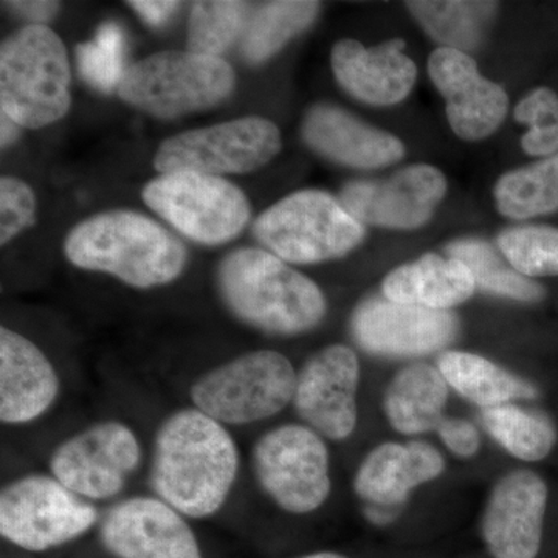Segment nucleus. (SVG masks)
<instances>
[{
    "label": "nucleus",
    "instance_id": "obj_1",
    "mask_svg": "<svg viewBox=\"0 0 558 558\" xmlns=\"http://www.w3.org/2000/svg\"><path fill=\"white\" fill-rule=\"evenodd\" d=\"M240 468V449L226 425L189 407L157 428L149 486L186 519L205 520L226 506Z\"/></svg>",
    "mask_w": 558,
    "mask_h": 558
},
{
    "label": "nucleus",
    "instance_id": "obj_2",
    "mask_svg": "<svg viewBox=\"0 0 558 558\" xmlns=\"http://www.w3.org/2000/svg\"><path fill=\"white\" fill-rule=\"evenodd\" d=\"M216 286L233 317L269 336L310 332L328 312L322 289L266 250L229 253L220 260Z\"/></svg>",
    "mask_w": 558,
    "mask_h": 558
},
{
    "label": "nucleus",
    "instance_id": "obj_3",
    "mask_svg": "<svg viewBox=\"0 0 558 558\" xmlns=\"http://www.w3.org/2000/svg\"><path fill=\"white\" fill-rule=\"evenodd\" d=\"M64 252L73 266L112 275L135 289L170 284L189 260L185 245L170 231L124 209L83 220L70 231Z\"/></svg>",
    "mask_w": 558,
    "mask_h": 558
},
{
    "label": "nucleus",
    "instance_id": "obj_4",
    "mask_svg": "<svg viewBox=\"0 0 558 558\" xmlns=\"http://www.w3.org/2000/svg\"><path fill=\"white\" fill-rule=\"evenodd\" d=\"M70 65L60 36L27 25L0 47V106L22 128L39 130L69 112Z\"/></svg>",
    "mask_w": 558,
    "mask_h": 558
},
{
    "label": "nucleus",
    "instance_id": "obj_5",
    "mask_svg": "<svg viewBox=\"0 0 558 558\" xmlns=\"http://www.w3.org/2000/svg\"><path fill=\"white\" fill-rule=\"evenodd\" d=\"M296 371L271 349L238 355L194 380V409L226 427H241L277 416L295 395Z\"/></svg>",
    "mask_w": 558,
    "mask_h": 558
},
{
    "label": "nucleus",
    "instance_id": "obj_6",
    "mask_svg": "<svg viewBox=\"0 0 558 558\" xmlns=\"http://www.w3.org/2000/svg\"><path fill=\"white\" fill-rule=\"evenodd\" d=\"M234 84V70L222 58L161 51L126 69L117 90L134 108L174 119L215 108L230 97Z\"/></svg>",
    "mask_w": 558,
    "mask_h": 558
},
{
    "label": "nucleus",
    "instance_id": "obj_7",
    "mask_svg": "<svg viewBox=\"0 0 558 558\" xmlns=\"http://www.w3.org/2000/svg\"><path fill=\"white\" fill-rule=\"evenodd\" d=\"M253 233L286 263L315 264L348 255L365 238V227L336 197L304 190L267 208Z\"/></svg>",
    "mask_w": 558,
    "mask_h": 558
},
{
    "label": "nucleus",
    "instance_id": "obj_8",
    "mask_svg": "<svg viewBox=\"0 0 558 558\" xmlns=\"http://www.w3.org/2000/svg\"><path fill=\"white\" fill-rule=\"evenodd\" d=\"M100 520L94 502L53 475L31 473L0 492V534L28 553H46L83 537Z\"/></svg>",
    "mask_w": 558,
    "mask_h": 558
},
{
    "label": "nucleus",
    "instance_id": "obj_9",
    "mask_svg": "<svg viewBox=\"0 0 558 558\" xmlns=\"http://www.w3.org/2000/svg\"><path fill=\"white\" fill-rule=\"evenodd\" d=\"M252 470L260 490L292 515L315 512L332 490L328 446L304 424L264 433L252 449Z\"/></svg>",
    "mask_w": 558,
    "mask_h": 558
},
{
    "label": "nucleus",
    "instance_id": "obj_10",
    "mask_svg": "<svg viewBox=\"0 0 558 558\" xmlns=\"http://www.w3.org/2000/svg\"><path fill=\"white\" fill-rule=\"evenodd\" d=\"M143 201L183 236L204 245H222L244 230L250 204L244 191L218 175L170 172L150 180Z\"/></svg>",
    "mask_w": 558,
    "mask_h": 558
},
{
    "label": "nucleus",
    "instance_id": "obj_11",
    "mask_svg": "<svg viewBox=\"0 0 558 558\" xmlns=\"http://www.w3.org/2000/svg\"><path fill=\"white\" fill-rule=\"evenodd\" d=\"M281 150V132L263 117H244L191 130L165 140L154 157L161 174H244L255 171Z\"/></svg>",
    "mask_w": 558,
    "mask_h": 558
},
{
    "label": "nucleus",
    "instance_id": "obj_12",
    "mask_svg": "<svg viewBox=\"0 0 558 558\" xmlns=\"http://www.w3.org/2000/svg\"><path fill=\"white\" fill-rule=\"evenodd\" d=\"M134 429L116 418L97 422L62 440L50 458V472L87 501L116 498L142 462Z\"/></svg>",
    "mask_w": 558,
    "mask_h": 558
},
{
    "label": "nucleus",
    "instance_id": "obj_13",
    "mask_svg": "<svg viewBox=\"0 0 558 558\" xmlns=\"http://www.w3.org/2000/svg\"><path fill=\"white\" fill-rule=\"evenodd\" d=\"M360 362L347 344L319 349L296 371L292 405L304 425L341 442L357 428Z\"/></svg>",
    "mask_w": 558,
    "mask_h": 558
},
{
    "label": "nucleus",
    "instance_id": "obj_14",
    "mask_svg": "<svg viewBox=\"0 0 558 558\" xmlns=\"http://www.w3.org/2000/svg\"><path fill=\"white\" fill-rule=\"evenodd\" d=\"M458 330V318L450 311L395 303L385 296L363 301L351 318L355 343L380 357L432 354L449 347Z\"/></svg>",
    "mask_w": 558,
    "mask_h": 558
},
{
    "label": "nucleus",
    "instance_id": "obj_15",
    "mask_svg": "<svg viewBox=\"0 0 558 558\" xmlns=\"http://www.w3.org/2000/svg\"><path fill=\"white\" fill-rule=\"evenodd\" d=\"M100 539L116 558H204L189 519L149 495L110 506L100 521Z\"/></svg>",
    "mask_w": 558,
    "mask_h": 558
},
{
    "label": "nucleus",
    "instance_id": "obj_16",
    "mask_svg": "<svg viewBox=\"0 0 558 558\" xmlns=\"http://www.w3.org/2000/svg\"><path fill=\"white\" fill-rule=\"evenodd\" d=\"M446 193L447 179L438 168L413 165L385 180L347 183L340 202L360 223L413 230L428 222Z\"/></svg>",
    "mask_w": 558,
    "mask_h": 558
},
{
    "label": "nucleus",
    "instance_id": "obj_17",
    "mask_svg": "<svg viewBox=\"0 0 558 558\" xmlns=\"http://www.w3.org/2000/svg\"><path fill=\"white\" fill-rule=\"evenodd\" d=\"M548 486L538 473L513 470L492 488L481 517V537L492 558H537L543 543Z\"/></svg>",
    "mask_w": 558,
    "mask_h": 558
},
{
    "label": "nucleus",
    "instance_id": "obj_18",
    "mask_svg": "<svg viewBox=\"0 0 558 558\" xmlns=\"http://www.w3.org/2000/svg\"><path fill=\"white\" fill-rule=\"evenodd\" d=\"M428 73L446 98L447 117L459 138L478 142L501 126L508 113V94L481 75L469 53L439 47L429 54Z\"/></svg>",
    "mask_w": 558,
    "mask_h": 558
},
{
    "label": "nucleus",
    "instance_id": "obj_19",
    "mask_svg": "<svg viewBox=\"0 0 558 558\" xmlns=\"http://www.w3.org/2000/svg\"><path fill=\"white\" fill-rule=\"evenodd\" d=\"M53 363L27 337L0 329V421L25 425L38 421L60 398Z\"/></svg>",
    "mask_w": 558,
    "mask_h": 558
},
{
    "label": "nucleus",
    "instance_id": "obj_20",
    "mask_svg": "<svg viewBox=\"0 0 558 558\" xmlns=\"http://www.w3.org/2000/svg\"><path fill=\"white\" fill-rule=\"evenodd\" d=\"M444 470L442 453L425 440L384 442L363 459L352 486L366 506L396 512L414 488L439 478Z\"/></svg>",
    "mask_w": 558,
    "mask_h": 558
},
{
    "label": "nucleus",
    "instance_id": "obj_21",
    "mask_svg": "<svg viewBox=\"0 0 558 558\" xmlns=\"http://www.w3.org/2000/svg\"><path fill=\"white\" fill-rule=\"evenodd\" d=\"M402 39L368 47L354 39L333 46V75L348 94L373 106H391L405 100L413 90L417 68L402 53Z\"/></svg>",
    "mask_w": 558,
    "mask_h": 558
},
{
    "label": "nucleus",
    "instance_id": "obj_22",
    "mask_svg": "<svg viewBox=\"0 0 558 558\" xmlns=\"http://www.w3.org/2000/svg\"><path fill=\"white\" fill-rule=\"evenodd\" d=\"M303 138L319 156L360 170L398 163L405 156V146L398 137L333 105H317L307 110Z\"/></svg>",
    "mask_w": 558,
    "mask_h": 558
},
{
    "label": "nucleus",
    "instance_id": "obj_23",
    "mask_svg": "<svg viewBox=\"0 0 558 558\" xmlns=\"http://www.w3.org/2000/svg\"><path fill=\"white\" fill-rule=\"evenodd\" d=\"M475 290V279L461 260L439 255L400 266L381 282L385 299L433 311H450L472 299Z\"/></svg>",
    "mask_w": 558,
    "mask_h": 558
},
{
    "label": "nucleus",
    "instance_id": "obj_24",
    "mask_svg": "<svg viewBox=\"0 0 558 558\" xmlns=\"http://www.w3.org/2000/svg\"><path fill=\"white\" fill-rule=\"evenodd\" d=\"M450 387L438 366L411 363L396 373L384 395L388 424L400 435L414 436L438 428L449 402Z\"/></svg>",
    "mask_w": 558,
    "mask_h": 558
},
{
    "label": "nucleus",
    "instance_id": "obj_25",
    "mask_svg": "<svg viewBox=\"0 0 558 558\" xmlns=\"http://www.w3.org/2000/svg\"><path fill=\"white\" fill-rule=\"evenodd\" d=\"M438 369L454 392L481 410L538 398L534 384L473 352H442Z\"/></svg>",
    "mask_w": 558,
    "mask_h": 558
},
{
    "label": "nucleus",
    "instance_id": "obj_26",
    "mask_svg": "<svg viewBox=\"0 0 558 558\" xmlns=\"http://www.w3.org/2000/svg\"><path fill=\"white\" fill-rule=\"evenodd\" d=\"M481 422L488 435L520 461H542L557 444V428L548 414L515 403L481 410Z\"/></svg>",
    "mask_w": 558,
    "mask_h": 558
},
{
    "label": "nucleus",
    "instance_id": "obj_27",
    "mask_svg": "<svg viewBox=\"0 0 558 558\" xmlns=\"http://www.w3.org/2000/svg\"><path fill=\"white\" fill-rule=\"evenodd\" d=\"M421 27L447 49L468 53L483 43L498 10L495 2H407Z\"/></svg>",
    "mask_w": 558,
    "mask_h": 558
},
{
    "label": "nucleus",
    "instance_id": "obj_28",
    "mask_svg": "<svg viewBox=\"0 0 558 558\" xmlns=\"http://www.w3.org/2000/svg\"><path fill=\"white\" fill-rule=\"evenodd\" d=\"M495 202L502 216L531 219L558 209V154L510 171L495 186Z\"/></svg>",
    "mask_w": 558,
    "mask_h": 558
},
{
    "label": "nucleus",
    "instance_id": "obj_29",
    "mask_svg": "<svg viewBox=\"0 0 558 558\" xmlns=\"http://www.w3.org/2000/svg\"><path fill=\"white\" fill-rule=\"evenodd\" d=\"M318 2L264 3L245 25L242 54L250 64H260L278 53L293 36L311 27L318 16Z\"/></svg>",
    "mask_w": 558,
    "mask_h": 558
},
{
    "label": "nucleus",
    "instance_id": "obj_30",
    "mask_svg": "<svg viewBox=\"0 0 558 558\" xmlns=\"http://www.w3.org/2000/svg\"><path fill=\"white\" fill-rule=\"evenodd\" d=\"M447 253L449 258L459 259L468 267L476 288L483 292L521 303H538L546 296V289L542 284L513 270L487 242L457 241L447 247Z\"/></svg>",
    "mask_w": 558,
    "mask_h": 558
},
{
    "label": "nucleus",
    "instance_id": "obj_31",
    "mask_svg": "<svg viewBox=\"0 0 558 558\" xmlns=\"http://www.w3.org/2000/svg\"><path fill=\"white\" fill-rule=\"evenodd\" d=\"M248 3L233 0H202L191 10L189 51L219 58L245 31Z\"/></svg>",
    "mask_w": 558,
    "mask_h": 558
},
{
    "label": "nucleus",
    "instance_id": "obj_32",
    "mask_svg": "<svg viewBox=\"0 0 558 558\" xmlns=\"http://www.w3.org/2000/svg\"><path fill=\"white\" fill-rule=\"evenodd\" d=\"M498 247L513 270L526 278L558 277V229L515 227L502 231Z\"/></svg>",
    "mask_w": 558,
    "mask_h": 558
},
{
    "label": "nucleus",
    "instance_id": "obj_33",
    "mask_svg": "<svg viewBox=\"0 0 558 558\" xmlns=\"http://www.w3.org/2000/svg\"><path fill=\"white\" fill-rule=\"evenodd\" d=\"M80 75L94 89H119L124 72V33L117 22H105L95 38L76 47Z\"/></svg>",
    "mask_w": 558,
    "mask_h": 558
},
{
    "label": "nucleus",
    "instance_id": "obj_34",
    "mask_svg": "<svg viewBox=\"0 0 558 558\" xmlns=\"http://www.w3.org/2000/svg\"><path fill=\"white\" fill-rule=\"evenodd\" d=\"M515 120L529 131L521 137V148L529 156L553 157L558 154V95L549 87L532 90L515 108Z\"/></svg>",
    "mask_w": 558,
    "mask_h": 558
},
{
    "label": "nucleus",
    "instance_id": "obj_35",
    "mask_svg": "<svg viewBox=\"0 0 558 558\" xmlns=\"http://www.w3.org/2000/svg\"><path fill=\"white\" fill-rule=\"evenodd\" d=\"M35 193L20 179L0 180V244L11 240L35 223Z\"/></svg>",
    "mask_w": 558,
    "mask_h": 558
},
{
    "label": "nucleus",
    "instance_id": "obj_36",
    "mask_svg": "<svg viewBox=\"0 0 558 558\" xmlns=\"http://www.w3.org/2000/svg\"><path fill=\"white\" fill-rule=\"evenodd\" d=\"M436 432L444 446L454 457L469 459L476 457L481 450L478 428L465 418L444 417Z\"/></svg>",
    "mask_w": 558,
    "mask_h": 558
},
{
    "label": "nucleus",
    "instance_id": "obj_37",
    "mask_svg": "<svg viewBox=\"0 0 558 558\" xmlns=\"http://www.w3.org/2000/svg\"><path fill=\"white\" fill-rule=\"evenodd\" d=\"M130 7L137 11L143 21L154 27H160L178 11L180 3L168 0H132Z\"/></svg>",
    "mask_w": 558,
    "mask_h": 558
},
{
    "label": "nucleus",
    "instance_id": "obj_38",
    "mask_svg": "<svg viewBox=\"0 0 558 558\" xmlns=\"http://www.w3.org/2000/svg\"><path fill=\"white\" fill-rule=\"evenodd\" d=\"M7 7L14 13L32 22V25H46L53 20L60 11V3L46 2V0H33V2H7Z\"/></svg>",
    "mask_w": 558,
    "mask_h": 558
},
{
    "label": "nucleus",
    "instance_id": "obj_39",
    "mask_svg": "<svg viewBox=\"0 0 558 558\" xmlns=\"http://www.w3.org/2000/svg\"><path fill=\"white\" fill-rule=\"evenodd\" d=\"M2 126H0V143H2V148H9V146L13 145L17 138L21 137V128L16 121L11 120L9 116L2 113Z\"/></svg>",
    "mask_w": 558,
    "mask_h": 558
},
{
    "label": "nucleus",
    "instance_id": "obj_40",
    "mask_svg": "<svg viewBox=\"0 0 558 558\" xmlns=\"http://www.w3.org/2000/svg\"><path fill=\"white\" fill-rule=\"evenodd\" d=\"M296 558H349L343 554L332 553V550H319V553L306 554V556H300Z\"/></svg>",
    "mask_w": 558,
    "mask_h": 558
}]
</instances>
